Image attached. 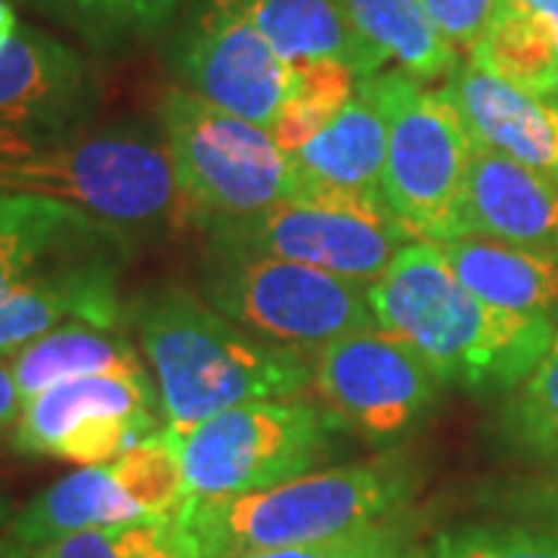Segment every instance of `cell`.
<instances>
[{
	"mask_svg": "<svg viewBox=\"0 0 558 558\" xmlns=\"http://www.w3.org/2000/svg\"><path fill=\"white\" fill-rule=\"evenodd\" d=\"M137 242L65 202L0 190V357L72 323L128 329L121 279Z\"/></svg>",
	"mask_w": 558,
	"mask_h": 558,
	"instance_id": "cell-1",
	"label": "cell"
},
{
	"mask_svg": "<svg viewBox=\"0 0 558 558\" xmlns=\"http://www.w3.org/2000/svg\"><path fill=\"white\" fill-rule=\"evenodd\" d=\"M357 87L388 124L385 202L422 242L465 236V190L475 143L444 90H428L407 72H379Z\"/></svg>",
	"mask_w": 558,
	"mask_h": 558,
	"instance_id": "cell-6",
	"label": "cell"
},
{
	"mask_svg": "<svg viewBox=\"0 0 558 558\" xmlns=\"http://www.w3.org/2000/svg\"><path fill=\"white\" fill-rule=\"evenodd\" d=\"M465 236L558 255V180L475 149L465 190Z\"/></svg>",
	"mask_w": 558,
	"mask_h": 558,
	"instance_id": "cell-17",
	"label": "cell"
},
{
	"mask_svg": "<svg viewBox=\"0 0 558 558\" xmlns=\"http://www.w3.org/2000/svg\"><path fill=\"white\" fill-rule=\"evenodd\" d=\"M32 558H205L183 512L81 531L32 549Z\"/></svg>",
	"mask_w": 558,
	"mask_h": 558,
	"instance_id": "cell-26",
	"label": "cell"
},
{
	"mask_svg": "<svg viewBox=\"0 0 558 558\" xmlns=\"http://www.w3.org/2000/svg\"><path fill=\"white\" fill-rule=\"evenodd\" d=\"M156 119L193 215L190 223L245 218L307 193V180L267 128L202 100L180 84L161 94Z\"/></svg>",
	"mask_w": 558,
	"mask_h": 558,
	"instance_id": "cell-8",
	"label": "cell"
},
{
	"mask_svg": "<svg viewBox=\"0 0 558 558\" xmlns=\"http://www.w3.org/2000/svg\"><path fill=\"white\" fill-rule=\"evenodd\" d=\"M190 502L178 440L168 428L102 465H81L32 497L10 524V537L38 549L81 531L159 519Z\"/></svg>",
	"mask_w": 558,
	"mask_h": 558,
	"instance_id": "cell-12",
	"label": "cell"
},
{
	"mask_svg": "<svg viewBox=\"0 0 558 558\" xmlns=\"http://www.w3.org/2000/svg\"><path fill=\"white\" fill-rule=\"evenodd\" d=\"M425 478V462L413 450L395 447L258 494L190 499L183 519L196 531L205 558H242L357 534L398 519L413 509Z\"/></svg>",
	"mask_w": 558,
	"mask_h": 558,
	"instance_id": "cell-4",
	"label": "cell"
},
{
	"mask_svg": "<svg viewBox=\"0 0 558 558\" xmlns=\"http://www.w3.org/2000/svg\"><path fill=\"white\" fill-rule=\"evenodd\" d=\"M348 22L385 60L410 78L447 81L459 69V50L440 35L422 0H339Z\"/></svg>",
	"mask_w": 558,
	"mask_h": 558,
	"instance_id": "cell-23",
	"label": "cell"
},
{
	"mask_svg": "<svg viewBox=\"0 0 558 558\" xmlns=\"http://www.w3.org/2000/svg\"><path fill=\"white\" fill-rule=\"evenodd\" d=\"M410 558H558V527L537 521H481L447 527Z\"/></svg>",
	"mask_w": 558,
	"mask_h": 558,
	"instance_id": "cell-28",
	"label": "cell"
},
{
	"mask_svg": "<svg viewBox=\"0 0 558 558\" xmlns=\"http://www.w3.org/2000/svg\"><path fill=\"white\" fill-rule=\"evenodd\" d=\"M457 277L484 301L558 326V255L484 236L440 242Z\"/></svg>",
	"mask_w": 558,
	"mask_h": 558,
	"instance_id": "cell-20",
	"label": "cell"
},
{
	"mask_svg": "<svg viewBox=\"0 0 558 558\" xmlns=\"http://www.w3.org/2000/svg\"><path fill=\"white\" fill-rule=\"evenodd\" d=\"M440 90L475 149L558 180V106L549 97L499 78L472 57L459 62Z\"/></svg>",
	"mask_w": 558,
	"mask_h": 558,
	"instance_id": "cell-16",
	"label": "cell"
},
{
	"mask_svg": "<svg viewBox=\"0 0 558 558\" xmlns=\"http://www.w3.org/2000/svg\"><path fill=\"white\" fill-rule=\"evenodd\" d=\"M422 3L440 28V35L457 50H469V53L484 35L490 13L497 7V0H422Z\"/></svg>",
	"mask_w": 558,
	"mask_h": 558,
	"instance_id": "cell-30",
	"label": "cell"
},
{
	"mask_svg": "<svg viewBox=\"0 0 558 558\" xmlns=\"http://www.w3.org/2000/svg\"><path fill=\"white\" fill-rule=\"evenodd\" d=\"M311 388L339 432L395 450L435 413L444 381L410 344L376 326L323 348Z\"/></svg>",
	"mask_w": 558,
	"mask_h": 558,
	"instance_id": "cell-11",
	"label": "cell"
},
{
	"mask_svg": "<svg viewBox=\"0 0 558 558\" xmlns=\"http://www.w3.org/2000/svg\"><path fill=\"white\" fill-rule=\"evenodd\" d=\"M490 502L519 521H537L558 527V478L521 481L497 490Z\"/></svg>",
	"mask_w": 558,
	"mask_h": 558,
	"instance_id": "cell-31",
	"label": "cell"
},
{
	"mask_svg": "<svg viewBox=\"0 0 558 558\" xmlns=\"http://www.w3.org/2000/svg\"><path fill=\"white\" fill-rule=\"evenodd\" d=\"M10 369L22 403L69 379L109 373H149L137 341L128 329H102L87 323L60 326L10 354Z\"/></svg>",
	"mask_w": 558,
	"mask_h": 558,
	"instance_id": "cell-21",
	"label": "cell"
},
{
	"mask_svg": "<svg viewBox=\"0 0 558 558\" xmlns=\"http://www.w3.org/2000/svg\"><path fill=\"white\" fill-rule=\"evenodd\" d=\"M102 102L84 53L20 20L0 0V159H16L94 124Z\"/></svg>",
	"mask_w": 558,
	"mask_h": 558,
	"instance_id": "cell-13",
	"label": "cell"
},
{
	"mask_svg": "<svg viewBox=\"0 0 558 558\" xmlns=\"http://www.w3.org/2000/svg\"><path fill=\"white\" fill-rule=\"evenodd\" d=\"M469 57L499 78L549 97L558 78V0H497Z\"/></svg>",
	"mask_w": 558,
	"mask_h": 558,
	"instance_id": "cell-22",
	"label": "cell"
},
{
	"mask_svg": "<svg viewBox=\"0 0 558 558\" xmlns=\"http://www.w3.org/2000/svg\"><path fill=\"white\" fill-rule=\"evenodd\" d=\"M20 413H22L20 385H16V379H13L10 357H0V438H3V435H13Z\"/></svg>",
	"mask_w": 558,
	"mask_h": 558,
	"instance_id": "cell-32",
	"label": "cell"
},
{
	"mask_svg": "<svg viewBox=\"0 0 558 558\" xmlns=\"http://www.w3.org/2000/svg\"><path fill=\"white\" fill-rule=\"evenodd\" d=\"M196 292L258 339L311 360L332 341L376 329L363 282L240 248L208 245Z\"/></svg>",
	"mask_w": 558,
	"mask_h": 558,
	"instance_id": "cell-7",
	"label": "cell"
},
{
	"mask_svg": "<svg viewBox=\"0 0 558 558\" xmlns=\"http://www.w3.org/2000/svg\"><path fill=\"white\" fill-rule=\"evenodd\" d=\"M165 62L180 87L267 131L292 90V65L236 0H190L168 28Z\"/></svg>",
	"mask_w": 558,
	"mask_h": 558,
	"instance_id": "cell-14",
	"label": "cell"
},
{
	"mask_svg": "<svg viewBox=\"0 0 558 558\" xmlns=\"http://www.w3.org/2000/svg\"><path fill=\"white\" fill-rule=\"evenodd\" d=\"M208 245L295 260L354 282H376L400 252L418 242L388 208L336 196L307 183L299 199L245 218H202Z\"/></svg>",
	"mask_w": 558,
	"mask_h": 558,
	"instance_id": "cell-10",
	"label": "cell"
},
{
	"mask_svg": "<svg viewBox=\"0 0 558 558\" xmlns=\"http://www.w3.org/2000/svg\"><path fill=\"white\" fill-rule=\"evenodd\" d=\"M0 190L65 202L137 240L193 218L159 121H94L44 149L0 159Z\"/></svg>",
	"mask_w": 558,
	"mask_h": 558,
	"instance_id": "cell-5",
	"label": "cell"
},
{
	"mask_svg": "<svg viewBox=\"0 0 558 558\" xmlns=\"http://www.w3.org/2000/svg\"><path fill=\"white\" fill-rule=\"evenodd\" d=\"M549 100H553V102H556V106H558V78H556V87L549 90Z\"/></svg>",
	"mask_w": 558,
	"mask_h": 558,
	"instance_id": "cell-35",
	"label": "cell"
},
{
	"mask_svg": "<svg viewBox=\"0 0 558 558\" xmlns=\"http://www.w3.org/2000/svg\"><path fill=\"white\" fill-rule=\"evenodd\" d=\"M165 428L149 373L69 379L22 403L10 450L75 465L112 462Z\"/></svg>",
	"mask_w": 558,
	"mask_h": 558,
	"instance_id": "cell-15",
	"label": "cell"
},
{
	"mask_svg": "<svg viewBox=\"0 0 558 558\" xmlns=\"http://www.w3.org/2000/svg\"><path fill=\"white\" fill-rule=\"evenodd\" d=\"M376 326L410 344L444 385L509 395L546 354L558 326L497 307L457 277L435 242H410L366 286Z\"/></svg>",
	"mask_w": 558,
	"mask_h": 558,
	"instance_id": "cell-3",
	"label": "cell"
},
{
	"mask_svg": "<svg viewBox=\"0 0 558 558\" xmlns=\"http://www.w3.org/2000/svg\"><path fill=\"white\" fill-rule=\"evenodd\" d=\"M289 65L332 60L357 78L385 72L388 60L360 38L339 0H236Z\"/></svg>",
	"mask_w": 558,
	"mask_h": 558,
	"instance_id": "cell-19",
	"label": "cell"
},
{
	"mask_svg": "<svg viewBox=\"0 0 558 558\" xmlns=\"http://www.w3.org/2000/svg\"><path fill=\"white\" fill-rule=\"evenodd\" d=\"M385 159H388V124L379 106L360 87L341 106L339 116L292 156L299 174L311 186H319L336 196L369 202L379 208H388Z\"/></svg>",
	"mask_w": 558,
	"mask_h": 558,
	"instance_id": "cell-18",
	"label": "cell"
},
{
	"mask_svg": "<svg viewBox=\"0 0 558 558\" xmlns=\"http://www.w3.org/2000/svg\"><path fill=\"white\" fill-rule=\"evenodd\" d=\"M65 28L97 57H121L171 28L190 0H13Z\"/></svg>",
	"mask_w": 558,
	"mask_h": 558,
	"instance_id": "cell-24",
	"label": "cell"
},
{
	"mask_svg": "<svg viewBox=\"0 0 558 558\" xmlns=\"http://www.w3.org/2000/svg\"><path fill=\"white\" fill-rule=\"evenodd\" d=\"M0 558H32V549H25L20 539L0 534Z\"/></svg>",
	"mask_w": 558,
	"mask_h": 558,
	"instance_id": "cell-34",
	"label": "cell"
},
{
	"mask_svg": "<svg viewBox=\"0 0 558 558\" xmlns=\"http://www.w3.org/2000/svg\"><path fill=\"white\" fill-rule=\"evenodd\" d=\"M357 75L332 60L292 65V90L270 124V137L286 156H295L336 119L341 106L357 94Z\"/></svg>",
	"mask_w": 558,
	"mask_h": 558,
	"instance_id": "cell-27",
	"label": "cell"
},
{
	"mask_svg": "<svg viewBox=\"0 0 558 558\" xmlns=\"http://www.w3.org/2000/svg\"><path fill=\"white\" fill-rule=\"evenodd\" d=\"M16 502H13V497L7 494V487L0 484V534H7L10 531V524H13V519H16Z\"/></svg>",
	"mask_w": 558,
	"mask_h": 558,
	"instance_id": "cell-33",
	"label": "cell"
},
{
	"mask_svg": "<svg viewBox=\"0 0 558 558\" xmlns=\"http://www.w3.org/2000/svg\"><path fill=\"white\" fill-rule=\"evenodd\" d=\"M124 323L156 381L165 428L174 435L242 403L299 400L314 385V360L258 339L178 282L134 292Z\"/></svg>",
	"mask_w": 558,
	"mask_h": 558,
	"instance_id": "cell-2",
	"label": "cell"
},
{
	"mask_svg": "<svg viewBox=\"0 0 558 558\" xmlns=\"http://www.w3.org/2000/svg\"><path fill=\"white\" fill-rule=\"evenodd\" d=\"M494 440L509 457L558 465V332L537 366L502 395Z\"/></svg>",
	"mask_w": 558,
	"mask_h": 558,
	"instance_id": "cell-25",
	"label": "cell"
},
{
	"mask_svg": "<svg viewBox=\"0 0 558 558\" xmlns=\"http://www.w3.org/2000/svg\"><path fill=\"white\" fill-rule=\"evenodd\" d=\"M418 546V519L403 512L398 519L373 524L357 534H344L323 543L307 546H282V549H264L242 558H410Z\"/></svg>",
	"mask_w": 558,
	"mask_h": 558,
	"instance_id": "cell-29",
	"label": "cell"
},
{
	"mask_svg": "<svg viewBox=\"0 0 558 558\" xmlns=\"http://www.w3.org/2000/svg\"><path fill=\"white\" fill-rule=\"evenodd\" d=\"M336 432L317 403L255 400L171 435L190 499H220L317 472L336 453Z\"/></svg>",
	"mask_w": 558,
	"mask_h": 558,
	"instance_id": "cell-9",
	"label": "cell"
}]
</instances>
